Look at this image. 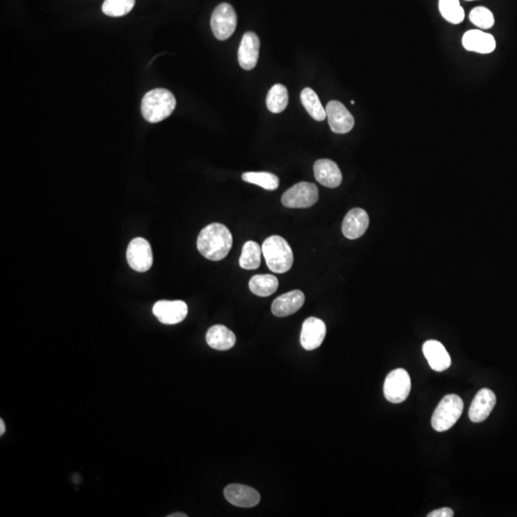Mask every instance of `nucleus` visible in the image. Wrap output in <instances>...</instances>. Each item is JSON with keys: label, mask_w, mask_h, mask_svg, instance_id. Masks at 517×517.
<instances>
[{"label": "nucleus", "mask_w": 517, "mask_h": 517, "mask_svg": "<svg viewBox=\"0 0 517 517\" xmlns=\"http://www.w3.org/2000/svg\"><path fill=\"white\" fill-rule=\"evenodd\" d=\"M369 226V216L367 212L362 208L352 209L342 224V233L347 238L355 240L365 234Z\"/></svg>", "instance_id": "obj_15"}, {"label": "nucleus", "mask_w": 517, "mask_h": 517, "mask_svg": "<svg viewBox=\"0 0 517 517\" xmlns=\"http://www.w3.org/2000/svg\"><path fill=\"white\" fill-rule=\"evenodd\" d=\"M326 113L331 132L335 134H348L354 128V116L343 103L338 101H331L326 108Z\"/></svg>", "instance_id": "obj_9"}, {"label": "nucleus", "mask_w": 517, "mask_h": 517, "mask_svg": "<svg viewBox=\"0 0 517 517\" xmlns=\"http://www.w3.org/2000/svg\"><path fill=\"white\" fill-rule=\"evenodd\" d=\"M129 267L137 272H146L153 266V251L144 238H135L129 243L127 250Z\"/></svg>", "instance_id": "obj_8"}, {"label": "nucleus", "mask_w": 517, "mask_h": 517, "mask_svg": "<svg viewBox=\"0 0 517 517\" xmlns=\"http://www.w3.org/2000/svg\"><path fill=\"white\" fill-rule=\"evenodd\" d=\"M468 1H473V0H468Z\"/></svg>", "instance_id": "obj_32"}, {"label": "nucleus", "mask_w": 517, "mask_h": 517, "mask_svg": "<svg viewBox=\"0 0 517 517\" xmlns=\"http://www.w3.org/2000/svg\"><path fill=\"white\" fill-rule=\"evenodd\" d=\"M305 295L301 291L295 290L283 294L273 301L272 314L277 317H286L295 314L303 307Z\"/></svg>", "instance_id": "obj_17"}, {"label": "nucleus", "mask_w": 517, "mask_h": 517, "mask_svg": "<svg viewBox=\"0 0 517 517\" xmlns=\"http://www.w3.org/2000/svg\"><path fill=\"white\" fill-rule=\"evenodd\" d=\"M464 410L462 399L457 395H447L442 397L432 416V428L438 432H444L452 428Z\"/></svg>", "instance_id": "obj_4"}, {"label": "nucleus", "mask_w": 517, "mask_h": 517, "mask_svg": "<svg viewBox=\"0 0 517 517\" xmlns=\"http://www.w3.org/2000/svg\"><path fill=\"white\" fill-rule=\"evenodd\" d=\"M288 103V89L283 84H274L267 97V106L270 113H281L286 110Z\"/></svg>", "instance_id": "obj_24"}, {"label": "nucleus", "mask_w": 517, "mask_h": 517, "mask_svg": "<svg viewBox=\"0 0 517 517\" xmlns=\"http://www.w3.org/2000/svg\"><path fill=\"white\" fill-rule=\"evenodd\" d=\"M260 39L253 32H246L238 51V63L245 70H252L259 60Z\"/></svg>", "instance_id": "obj_13"}, {"label": "nucleus", "mask_w": 517, "mask_h": 517, "mask_svg": "<svg viewBox=\"0 0 517 517\" xmlns=\"http://www.w3.org/2000/svg\"><path fill=\"white\" fill-rule=\"evenodd\" d=\"M262 255L273 273L288 272L293 264V253L290 245L280 236H270L262 246Z\"/></svg>", "instance_id": "obj_3"}, {"label": "nucleus", "mask_w": 517, "mask_h": 517, "mask_svg": "<svg viewBox=\"0 0 517 517\" xmlns=\"http://www.w3.org/2000/svg\"><path fill=\"white\" fill-rule=\"evenodd\" d=\"M206 342L211 348L217 351H227L234 347L236 336L225 326L216 325L207 331Z\"/></svg>", "instance_id": "obj_20"}, {"label": "nucleus", "mask_w": 517, "mask_h": 517, "mask_svg": "<svg viewBox=\"0 0 517 517\" xmlns=\"http://www.w3.org/2000/svg\"><path fill=\"white\" fill-rule=\"evenodd\" d=\"M469 20L474 25L481 29H490L494 25V17L492 11L486 7L474 8L469 14Z\"/></svg>", "instance_id": "obj_28"}, {"label": "nucleus", "mask_w": 517, "mask_h": 517, "mask_svg": "<svg viewBox=\"0 0 517 517\" xmlns=\"http://www.w3.org/2000/svg\"><path fill=\"white\" fill-rule=\"evenodd\" d=\"M423 352L428 359L431 369L436 372H444L452 365V359L441 342L428 340L423 344Z\"/></svg>", "instance_id": "obj_18"}, {"label": "nucleus", "mask_w": 517, "mask_h": 517, "mask_svg": "<svg viewBox=\"0 0 517 517\" xmlns=\"http://www.w3.org/2000/svg\"><path fill=\"white\" fill-rule=\"evenodd\" d=\"M187 516H188L187 514L182 513H176L170 514V516H168V517H187Z\"/></svg>", "instance_id": "obj_31"}, {"label": "nucleus", "mask_w": 517, "mask_h": 517, "mask_svg": "<svg viewBox=\"0 0 517 517\" xmlns=\"http://www.w3.org/2000/svg\"><path fill=\"white\" fill-rule=\"evenodd\" d=\"M153 312L161 323L174 325L182 322L188 314V307L183 301L161 300L155 304Z\"/></svg>", "instance_id": "obj_10"}, {"label": "nucleus", "mask_w": 517, "mask_h": 517, "mask_svg": "<svg viewBox=\"0 0 517 517\" xmlns=\"http://www.w3.org/2000/svg\"><path fill=\"white\" fill-rule=\"evenodd\" d=\"M411 378L407 371L397 368L386 376L383 386L385 399L392 404H402L409 396Z\"/></svg>", "instance_id": "obj_5"}, {"label": "nucleus", "mask_w": 517, "mask_h": 517, "mask_svg": "<svg viewBox=\"0 0 517 517\" xmlns=\"http://www.w3.org/2000/svg\"><path fill=\"white\" fill-rule=\"evenodd\" d=\"M301 102L304 108H306L307 113L312 116L314 120L324 121L327 117L326 110L321 103L319 97L315 94L314 89L306 87L301 92Z\"/></svg>", "instance_id": "obj_22"}, {"label": "nucleus", "mask_w": 517, "mask_h": 517, "mask_svg": "<svg viewBox=\"0 0 517 517\" xmlns=\"http://www.w3.org/2000/svg\"><path fill=\"white\" fill-rule=\"evenodd\" d=\"M5 428H5L4 421L1 419V420H0V435H1V436L5 433Z\"/></svg>", "instance_id": "obj_30"}, {"label": "nucleus", "mask_w": 517, "mask_h": 517, "mask_svg": "<svg viewBox=\"0 0 517 517\" xmlns=\"http://www.w3.org/2000/svg\"><path fill=\"white\" fill-rule=\"evenodd\" d=\"M463 46L468 51L490 54L494 51L497 42L492 34L480 30H471L464 34Z\"/></svg>", "instance_id": "obj_19"}, {"label": "nucleus", "mask_w": 517, "mask_h": 517, "mask_svg": "<svg viewBox=\"0 0 517 517\" xmlns=\"http://www.w3.org/2000/svg\"><path fill=\"white\" fill-rule=\"evenodd\" d=\"M279 286L277 278L274 275H255L249 281V288L251 293L260 297H269L276 293Z\"/></svg>", "instance_id": "obj_21"}, {"label": "nucleus", "mask_w": 517, "mask_h": 517, "mask_svg": "<svg viewBox=\"0 0 517 517\" xmlns=\"http://www.w3.org/2000/svg\"><path fill=\"white\" fill-rule=\"evenodd\" d=\"M211 28L219 41H226L237 28V14L228 4L217 5L211 17Z\"/></svg>", "instance_id": "obj_6"}, {"label": "nucleus", "mask_w": 517, "mask_h": 517, "mask_svg": "<svg viewBox=\"0 0 517 517\" xmlns=\"http://www.w3.org/2000/svg\"><path fill=\"white\" fill-rule=\"evenodd\" d=\"M262 250L261 246L255 241H249L243 245L240 258L241 269L253 270L257 269L261 264Z\"/></svg>", "instance_id": "obj_23"}, {"label": "nucleus", "mask_w": 517, "mask_h": 517, "mask_svg": "<svg viewBox=\"0 0 517 517\" xmlns=\"http://www.w3.org/2000/svg\"><path fill=\"white\" fill-rule=\"evenodd\" d=\"M454 513L450 508L445 507L439 509V510L431 511L428 514V517H452Z\"/></svg>", "instance_id": "obj_29"}, {"label": "nucleus", "mask_w": 517, "mask_h": 517, "mask_svg": "<svg viewBox=\"0 0 517 517\" xmlns=\"http://www.w3.org/2000/svg\"><path fill=\"white\" fill-rule=\"evenodd\" d=\"M495 404H497V396L492 390L487 388L480 390L469 407V419L473 423H482L489 417Z\"/></svg>", "instance_id": "obj_14"}, {"label": "nucleus", "mask_w": 517, "mask_h": 517, "mask_svg": "<svg viewBox=\"0 0 517 517\" xmlns=\"http://www.w3.org/2000/svg\"><path fill=\"white\" fill-rule=\"evenodd\" d=\"M224 497L228 502L240 508L255 507L261 501V495L255 489L240 484L228 485Z\"/></svg>", "instance_id": "obj_12"}, {"label": "nucleus", "mask_w": 517, "mask_h": 517, "mask_svg": "<svg viewBox=\"0 0 517 517\" xmlns=\"http://www.w3.org/2000/svg\"><path fill=\"white\" fill-rule=\"evenodd\" d=\"M176 106V98L170 90L155 89L143 97L141 113L146 121L158 123L168 118L174 113Z\"/></svg>", "instance_id": "obj_2"}, {"label": "nucleus", "mask_w": 517, "mask_h": 517, "mask_svg": "<svg viewBox=\"0 0 517 517\" xmlns=\"http://www.w3.org/2000/svg\"><path fill=\"white\" fill-rule=\"evenodd\" d=\"M439 9L442 18L453 25H459L465 20V11L459 0H439Z\"/></svg>", "instance_id": "obj_26"}, {"label": "nucleus", "mask_w": 517, "mask_h": 517, "mask_svg": "<svg viewBox=\"0 0 517 517\" xmlns=\"http://www.w3.org/2000/svg\"><path fill=\"white\" fill-rule=\"evenodd\" d=\"M197 245L204 258L210 261H222L231 250V232L222 224L207 225L198 235Z\"/></svg>", "instance_id": "obj_1"}, {"label": "nucleus", "mask_w": 517, "mask_h": 517, "mask_svg": "<svg viewBox=\"0 0 517 517\" xmlns=\"http://www.w3.org/2000/svg\"><path fill=\"white\" fill-rule=\"evenodd\" d=\"M135 5V0H105L102 5L103 14L119 18L128 15Z\"/></svg>", "instance_id": "obj_27"}, {"label": "nucleus", "mask_w": 517, "mask_h": 517, "mask_svg": "<svg viewBox=\"0 0 517 517\" xmlns=\"http://www.w3.org/2000/svg\"><path fill=\"white\" fill-rule=\"evenodd\" d=\"M319 193L314 183H297L282 196V203L288 208H309L317 203Z\"/></svg>", "instance_id": "obj_7"}, {"label": "nucleus", "mask_w": 517, "mask_h": 517, "mask_svg": "<svg viewBox=\"0 0 517 517\" xmlns=\"http://www.w3.org/2000/svg\"><path fill=\"white\" fill-rule=\"evenodd\" d=\"M327 328L322 320L315 317L307 318L302 326L301 345L307 351L319 348L324 341Z\"/></svg>", "instance_id": "obj_11"}, {"label": "nucleus", "mask_w": 517, "mask_h": 517, "mask_svg": "<svg viewBox=\"0 0 517 517\" xmlns=\"http://www.w3.org/2000/svg\"><path fill=\"white\" fill-rule=\"evenodd\" d=\"M241 179L251 184L258 185L269 191H274L279 187V177L267 172H248L241 176Z\"/></svg>", "instance_id": "obj_25"}, {"label": "nucleus", "mask_w": 517, "mask_h": 517, "mask_svg": "<svg viewBox=\"0 0 517 517\" xmlns=\"http://www.w3.org/2000/svg\"><path fill=\"white\" fill-rule=\"evenodd\" d=\"M314 172L315 179L323 186L331 189L338 187L343 179L338 164L330 159L317 160L314 163Z\"/></svg>", "instance_id": "obj_16"}]
</instances>
